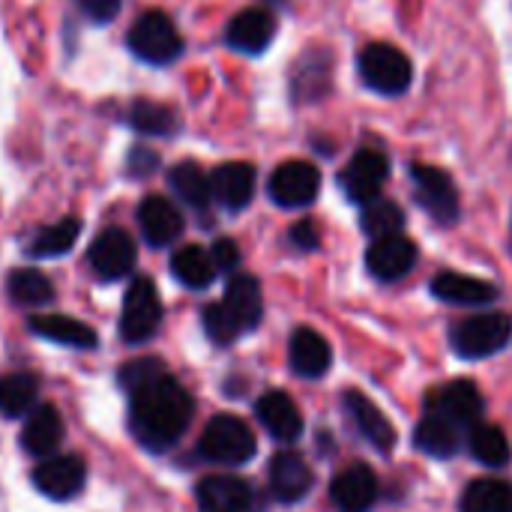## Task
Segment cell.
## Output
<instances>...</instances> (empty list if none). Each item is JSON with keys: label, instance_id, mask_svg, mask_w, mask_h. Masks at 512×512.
Here are the masks:
<instances>
[{"label": "cell", "instance_id": "60d3db41", "mask_svg": "<svg viewBox=\"0 0 512 512\" xmlns=\"http://www.w3.org/2000/svg\"><path fill=\"white\" fill-rule=\"evenodd\" d=\"M210 258H213L219 273H237V267H240V246L231 237H219L210 246Z\"/></svg>", "mask_w": 512, "mask_h": 512}, {"label": "cell", "instance_id": "30bf717a", "mask_svg": "<svg viewBox=\"0 0 512 512\" xmlns=\"http://www.w3.org/2000/svg\"><path fill=\"white\" fill-rule=\"evenodd\" d=\"M426 414L444 417L447 423L471 432L483 417V396L474 381H450L426 396Z\"/></svg>", "mask_w": 512, "mask_h": 512}, {"label": "cell", "instance_id": "83f0119b", "mask_svg": "<svg viewBox=\"0 0 512 512\" xmlns=\"http://www.w3.org/2000/svg\"><path fill=\"white\" fill-rule=\"evenodd\" d=\"M63 441V420L54 405H39L27 414L21 429V447L30 456H51Z\"/></svg>", "mask_w": 512, "mask_h": 512}, {"label": "cell", "instance_id": "277c9868", "mask_svg": "<svg viewBox=\"0 0 512 512\" xmlns=\"http://www.w3.org/2000/svg\"><path fill=\"white\" fill-rule=\"evenodd\" d=\"M360 78L381 96H402L414 81L411 57L390 42H369L357 57Z\"/></svg>", "mask_w": 512, "mask_h": 512}, {"label": "cell", "instance_id": "cb8c5ba5", "mask_svg": "<svg viewBox=\"0 0 512 512\" xmlns=\"http://www.w3.org/2000/svg\"><path fill=\"white\" fill-rule=\"evenodd\" d=\"M333 81V57L324 48H312L306 51L291 72V93L300 102H315L324 99V93L330 90Z\"/></svg>", "mask_w": 512, "mask_h": 512}, {"label": "cell", "instance_id": "74e56055", "mask_svg": "<svg viewBox=\"0 0 512 512\" xmlns=\"http://www.w3.org/2000/svg\"><path fill=\"white\" fill-rule=\"evenodd\" d=\"M201 321H204V333H207V339H210L213 345H222V348H225V345H231V342H237V339L243 336V333L237 330V324L231 321V315L225 312L222 300L204 306Z\"/></svg>", "mask_w": 512, "mask_h": 512}, {"label": "cell", "instance_id": "44dd1931", "mask_svg": "<svg viewBox=\"0 0 512 512\" xmlns=\"http://www.w3.org/2000/svg\"><path fill=\"white\" fill-rule=\"evenodd\" d=\"M342 402H345V411H348L351 423L357 426V432H360L378 453H393V447H396V429H393V423L384 417V411H381L369 396H363L360 390H348Z\"/></svg>", "mask_w": 512, "mask_h": 512}, {"label": "cell", "instance_id": "ffe728a7", "mask_svg": "<svg viewBox=\"0 0 512 512\" xmlns=\"http://www.w3.org/2000/svg\"><path fill=\"white\" fill-rule=\"evenodd\" d=\"M225 312L231 315V321L237 324L240 333H252L261 318H264V294H261V282L249 273H234L228 279L225 297H222Z\"/></svg>", "mask_w": 512, "mask_h": 512}, {"label": "cell", "instance_id": "f1b7e54d", "mask_svg": "<svg viewBox=\"0 0 512 512\" xmlns=\"http://www.w3.org/2000/svg\"><path fill=\"white\" fill-rule=\"evenodd\" d=\"M468 441V432L447 423L444 417L426 414V420H420V426L414 429V447L432 459H453Z\"/></svg>", "mask_w": 512, "mask_h": 512}, {"label": "cell", "instance_id": "d6a6232c", "mask_svg": "<svg viewBox=\"0 0 512 512\" xmlns=\"http://www.w3.org/2000/svg\"><path fill=\"white\" fill-rule=\"evenodd\" d=\"M6 294L15 306H27V309H39V306H48L57 291H54V282L36 270V267H18L9 273L6 279Z\"/></svg>", "mask_w": 512, "mask_h": 512}, {"label": "cell", "instance_id": "9c48e42d", "mask_svg": "<svg viewBox=\"0 0 512 512\" xmlns=\"http://www.w3.org/2000/svg\"><path fill=\"white\" fill-rule=\"evenodd\" d=\"M135 258H138L135 240L123 228L99 231L87 249V264H90L93 276L102 282H117V279L129 276L135 267Z\"/></svg>", "mask_w": 512, "mask_h": 512}, {"label": "cell", "instance_id": "7c38bea8", "mask_svg": "<svg viewBox=\"0 0 512 512\" xmlns=\"http://www.w3.org/2000/svg\"><path fill=\"white\" fill-rule=\"evenodd\" d=\"M33 486L39 495L51 498V501H69L75 498L84 483H87V468L81 456L72 453H60V456H45L36 468H33Z\"/></svg>", "mask_w": 512, "mask_h": 512}, {"label": "cell", "instance_id": "d4e9b609", "mask_svg": "<svg viewBox=\"0 0 512 512\" xmlns=\"http://www.w3.org/2000/svg\"><path fill=\"white\" fill-rule=\"evenodd\" d=\"M432 294L450 306H489L492 300H498V288L492 282H483L477 276H465V273H438L432 279Z\"/></svg>", "mask_w": 512, "mask_h": 512}, {"label": "cell", "instance_id": "603a6c76", "mask_svg": "<svg viewBox=\"0 0 512 512\" xmlns=\"http://www.w3.org/2000/svg\"><path fill=\"white\" fill-rule=\"evenodd\" d=\"M288 366L294 375L315 381L330 372L333 351L321 333H315L312 327H300L291 333V342H288Z\"/></svg>", "mask_w": 512, "mask_h": 512}, {"label": "cell", "instance_id": "ba28073f", "mask_svg": "<svg viewBox=\"0 0 512 512\" xmlns=\"http://www.w3.org/2000/svg\"><path fill=\"white\" fill-rule=\"evenodd\" d=\"M390 177V159L381 150H360L351 156V162L345 165V171L339 174V186L345 192V198L351 204H369L375 198H381V189Z\"/></svg>", "mask_w": 512, "mask_h": 512}, {"label": "cell", "instance_id": "5bb4252c", "mask_svg": "<svg viewBox=\"0 0 512 512\" xmlns=\"http://www.w3.org/2000/svg\"><path fill=\"white\" fill-rule=\"evenodd\" d=\"M276 36V18L264 6H249L237 12L225 27V45L237 54H264Z\"/></svg>", "mask_w": 512, "mask_h": 512}, {"label": "cell", "instance_id": "6da1fadb", "mask_svg": "<svg viewBox=\"0 0 512 512\" xmlns=\"http://www.w3.org/2000/svg\"><path fill=\"white\" fill-rule=\"evenodd\" d=\"M120 387L129 393V432L150 453L171 450L189 429L195 402L159 357H138L120 366Z\"/></svg>", "mask_w": 512, "mask_h": 512}, {"label": "cell", "instance_id": "ab89813d", "mask_svg": "<svg viewBox=\"0 0 512 512\" xmlns=\"http://www.w3.org/2000/svg\"><path fill=\"white\" fill-rule=\"evenodd\" d=\"M75 6L81 9V15H84L90 24L105 27V24H111V21L120 15L123 0H75Z\"/></svg>", "mask_w": 512, "mask_h": 512}, {"label": "cell", "instance_id": "1f68e13d", "mask_svg": "<svg viewBox=\"0 0 512 512\" xmlns=\"http://www.w3.org/2000/svg\"><path fill=\"white\" fill-rule=\"evenodd\" d=\"M171 273L189 291H204L219 276V270L210 258V249H201V246H180L171 255Z\"/></svg>", "mask_w": 512, "mask_h": 512}, {"label": "cell", "instance_id": "2e32d148", "mask_svg": "<svg viewBox=\"0 0 512 512\" xmlns=\"http://www.w3.org/2000/svg\"><path fill=\"white\" fill-rule=\"evenodd\" d=\"M183 225H186L183 213L165 195H147L138 204V228H141L144 243L153 249H165L177 243L183 234Z\"/></svg>", "mask_w": 512, "mask_h": 512}, {"label": "cell", "instance_id": "4dcf8cb0", "mask_svg": "<svg viewBox=\"0 0 512 512\" xmlns=\"http://www.w3.org/2000/svg\"><path fill=\"white\" fill-rule=\"evenodd\" d=\"M81 228H84V222H81L78 216H63L60 222L39 228V231L27 240V255L36 258V261L66 255V252L78 243Z\"/></svg>", "mask_w": 512, "mask_h": 512}, {"label": "cell", "instance_id": "b9f144b4", "mask_svg": "<svg viewBox=\"0 0 512 512\" xmlns=\"http://www.w3.org/2000/svg\"><path fill=\"white\" fill-rule=\"evenodd\" d=\"M288 240H291V246L300 249V252H315V249L321 246V234H318V228H315L312 219L294 222L291 231H288Z\"/></svg>", "mask_w": 512, "mask_h": 512}, {"label": "cell", "instance_id": "3957f363", "mask_svg": "<svg viewBox=\"0 0 512 512\" xmlns=\"http://www.w3.org/2000/svg\"><path fill=\"white\" fill-rule=\"evenodd\" d=\"M198 456L210 465H225V468L246 465L255 456V435L246 420L234 414H216L201 432Z\"/></svg>", "mask_w": 512, "mask_h": 512}, {"label": "cell", "instance_id": "8d00e7d4", "mask_svg": "<svg viewBox=\"0 0 512 512\" xmlns=\"http://www.w3.org/2000/svg\"><path fill=\"white\" fill-rule=\"evenodd\" d=\"M360 228H363V234H366L369 240H381V237L402 234V228H405V210H402L396 201L375 198V201L363 204Z\"/></svg>", "mask_w": 512, "mask_h": 512}, {"label": "cell", "instance_id": "484cf974", "mask_svg": "<svg viewBox=\"0 0 512 512\" xmlns=\"http://www.w3.org/2000/svg\"><path fill=\"white\" fill-rule=\"evenodd\" d=\"M123 123L144 138H171L180 132V117L171 105L153 99H132L123 111Z\"/></svg>", "mask_w": 512, "mask_h": 512}, {"label": "cell", "instance_id": "52a82bcc", "mask_svg": "<svg viewBox=\"0 0 512 512\" xmlns=\"http://www.w3.org/2000/svg\"><path fill=\"white\" fill-rule=\"evenodd\" d=\"M411 180H414V198L417 204L441 225H453L459 219V189L453 183V177L438 168V165H426V162H414L411 165Z\"/></svg>", "mask_w": 512, "mask_h": 512}, {"label": "cell", "instance_id": "4316f807", "mask_svg": "<svg viewBox=\"0 0 512 512\" xmlns=\"http://www.w3.org/2000/svg\"><path fill=\"white\" fill-rule=\"evenodd\" d=\"M30 333L48 342H57L63 348H78V351H90L99 345V336L93 327L69 318V315H33L27 321Z\"/></svg>", "mask_w": 512, "mask_h": 512}, {"label": "cell", "instance_id": "7bdbcfd3", "mask_svg": "<svg viewBox=\"0 0 512 512\" xmlns=\"http://www.w3.org/2000/svg\"><path fill=\"white\" fill-rule=\"evenodd\" d=\"M267 3H282V0H267Z\"/></svg>", "mask_w": 512, "mask_h": 512}, {"label": "cell", "instance_id": "836d02e7", "mask_svg": "<svg viewBox=\"0 0 512 512\" xmlns=\"http://www.w3.org/2000/svg\"><path fill=\"white\" fill-rule=\"evenodd\" d=\"M39 396V378L30 372H9L0 378V414L15 420L27 417Z\"/></svg>", "mask_w": 512, "mask_h": 512}, {"label": "cell", "instance_id": "f546056e", "mask_svg": "<svg viewBox=\"0 0 512 512\" xmlns=\"http://www.w3.org/2000/svg\"><path fill=\"white\" fill-rule=\"evenodd\" d=\"M168 186L171 192L192 210L207 213L213 204V192H210V174L195 162V159H183L174 162L168 168Z\"/></svg>", "mask_w": 512, "mask_h": 512}, {"label": "cell", "instance_id": "e575fe53", "mask_svg": "<svg viewBox=\"0 0 512 512\" xmlns=\"http://www.w3.org/2000/svg\"><path fill=\"white\" fill-rule=\"evenodd\" d=\"M465 444H468L471 456H474L480 465H486V468H504V465H510V441H507V435H504L498 426H492V423H477V426H471Z\"/></svg>", "mask_w": 512, "mask_h": 512}, {"label": "cell", "instance_id": "9a60e30c", "mask_svg": "<svg viewBox=\"0 0 512 512\" xmlns=\"http://www.w3.org/2000/svg\"><path fill=\"white\" fill-rule=\"evenodd\" d=\"M255 183H258L255 165H249V162H222L210 174L213 204H219L228 213H240V210H246L252 204Z\"/></svg>", "mask_w": 512, "mask_h": 512}, {"label": "cell", "instance_id": "f35d334b", "mask_svg": "<svg viewBox=\"0 0 512 512\" xmlns=\"http://www.w3.org/2000/svg\"><path fill=\"white\" fill-rule=\"evenodd\" d=\"M159 165H162L159 153L153 147H147V144H135L129 150V156H126V174L135 177V180H144V177L156 174Z\"/></svg>", "mask_w": 512, "mask_h": 512}, {"label": "cell", "instance_id": "5b68a950", "mask_svg": "<svg viewBox=\"0 0 512 512\" xmlns=\"http://www.w3.org/2000/svg\"><path fill=\"white\" fill-rule=\"evenodd\" d=\"M512 339V318L504 312H483L453 324L450 345L462 360H486L507 348Z\"/></svg>", "mask_w": 512, "mask_h": 512}, {"label": "cell", "instance_id": "d6986e66", "mask_svg": "<svg viewBox=\"0 0 512 512\" xmlns=\"http://www.w3.org/2000/svg\"><path fill=\"white\" fill-rule=\"evenodd\" d=\"M267 480H270V492L279 504H297L312 489V468L300 453L282 450L270 459Z\"/></svg>", "mask_w": 512, "mask_h": 512}, {"label": "cell", "instance_id": "d590c367", "mask_svg": "<svg viewBox=\"0 0 512 512\" xmlns=\"http://www.w3.org/2000/svg\"><path fill=\"white\" fill-rule=\"evenodd\" d=\"M462 512H512V483L474 480L462 495Z\"/></svg>", "mask_w": 512, "mask_h": 512}, {"label": "cell", "instance_id": "8fae6325", "mask_svg": "<svg viewBox=\"0 0 512 512\" xmlns=\"http://www.w3.org/2000/svg\"><path fill=\"white\" fill-rule=\"evenodd\" d=\"M267 192H270V201H276L285 210L309 207L321 192V171L312 162H300V159L282 162L273 171Z\"/></svg>", "mask_w": 512, "mask_h": 512}, {"label": "cell", "instance_id": "4fadbf2b", "mask_svg": "<svg viewBox=\"0 0 512 512\" xmlns=\"http://www.w3.org/2000/svg\"><path fill=\"white\" fill-rule=\"evenodd\" d=\"M195 501L201 512H255L258 495L255 489L234 474H210L198 483Z\"/></svg>", "mask_w": 512, "mask_h": 512}, {"label": "cell", "instance_id": "7402d4cb", "mask_svg": "<svg viewBox=\"0 0 512 512\" xmlns=\"http://www.w3.org/2000/svg\"><path fill=\"white\" fill-rule=\"evenodd\" d=\"M255 417L261 420V426L267 429V435L276 438L279 444H294L303 435V414L291 402V396L282 393V390L264 393L255 402Z\"/></svg>", "mask_w": 512, "mask_h": 512}, {"label": "cell", "instance_id": "e0dca14e", "mask_svg": "<svg viewBox=\"0 0 512 512\" xmlns=\"http://www.w3.org/2000/svg\"><path fill=\"white\" fill-rule=\"evenodd\" d=\"M414 264H417V246L405 234L372 240L366 252V267L378 282H399L414 270Z\"/></svg>", "mask_w": 512, "mask_h": 512}, {"label": "cell", "instance_id": "8992f818", "mask_svg": "<svg viewBox=\"0 0 512 512\" xmlns=\"http://www.w3.org/2000/svg\"><path fill=\"white\" fill-rule=\"evenodd\" d=\"M162 324V300L153 285V279L138 276L129 282L123 294V312H120V336L129 345H144L159 333Z\"/></svg>", "mask_w": 512, "mask_h": 512}, {"label": "cell", "instance_id": "7a4b0ae2", "mask_svg": "<svg viewBox=\"0 0 512 512\" xmlns=\"http://www.w3.org/2000/svg\"><path fill=\"white\" fill-rule=\"evenodd\" d=\"M126 45L132 57L150 66H171L183 54V36L171 21V15L162 9L141 12L126 33Z\"/></svg>", "mask_w": 512, "mask_h": 512}, {"label": "cell", "instance_id": "ac0fdd59", "mask_svg": "<svg viewBox=\"0 0 512 512\" xmlns=\"http://www.w3.org/2000/svg\"><path fill=\"white\" fill-rule=\"evenodd\" d=\"M378 495V477L366 465H351L330 483V501L339 512H369L378 504Z\"/></svg>", "mask_w": 512, "mask_h": 512}]
</instances>
